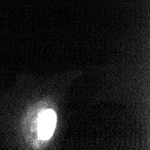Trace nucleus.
Wrapping results in <instances>:
<instances>
[{
  "instance_id": "f257e3e1",
  "label": "nucleus",
  "mask_w": 150,
  "mask_h": 150,
  "mask_svg": "<svg viewBox=\"0 0 150 150\" xmlns=\"http://www.w3.org/2000/svg\"><path fill=\"white\" fill-rule=\"evenodd\" d=\"M80 71L49 78L18 76L16 84L0 95V133L5 146L43 149L60 131V110L67 87Z\"/></svg>"
}]
</instances>
